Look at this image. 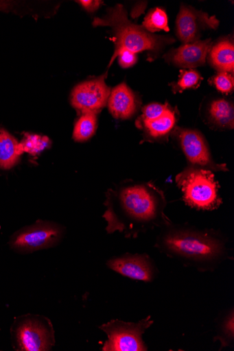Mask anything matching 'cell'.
Returning a JSON list of instances; mask_svg holds the SVG:
<instances>
[{
	"instance_id": "9c48e42d",
	"label": "cell",
	"mask_w": 234,
	"mask_h": 351,
	"mask_svg": "<svg viewBox=\"0 0 234 351\" xmlns=\"http://www.w3.org/2000/svg\"><path fill=\"white\" fill-rule=\"evenodd\" d=\"M106 75L82 82L76 86L71 93L73 107L80 114H98L108 104L111 89L106 84Z\"/></svg>"
},
{
	"instance_id": "3957f363",
	"label": "cell",
	"mask_w": 234,
	"mask_h": 351,
	"mask_svg": "<svg viewBox=\"0 0 234 351\" xmlns=\"http://www.w3.org/2000/svg\"><path fill=\"white\" fill-rule=\"evenodd\" d=\"M93 25L108 26L113 30L115 48L109 67L124 51L134 53L149 51L156 53L166 45L175 43L172 38L154 35L149 33L142 25L132 23L128 19L124 7L120 4L108 9L107 14L104 17L95 18Z\"/></svg>"
},
{
	"instance_id": "d6986e66",
	"label": "cell",
	"mask_w": 234,
	"mask_h": 351,
	"mask_svg": "<svg viewBox=\"0 0 234 351\" xmlns=\"http://www.w3.org/2000/svg\"><path fill=\"white\" fill-rule=\"evenodd\" d=\"M96 128L97 114L93 112L81 114L75 125L73 139L80 143L88 141L95 134Z\"/></svg>"
},
{
	"instance_id": "44dd1931",
	"label": "cell",
	"mask_w": 234,
	"mask_h": 351,
	"mask_svg": "<svg viewBox=\"0 0 234 351\" xmlns=\"http://www.w3.org/2000/svg\"><path fill=\"white\" fill-rule=\"evenodd\" d=\"M49 143V138L45 136L26 134L20 145L23 153L36 155L47 148Z\"/></svg>"
},
{
	"instance_id": "d4e9b609",
	"label": "cell",
	"mask_w": 234,
	"mask_h": 351,
	"mask_svg": "<svg viewBox=\"0 0 234 351\" xmlns=\"http://www.w3.org/2000/svg\"><path fill=\"white\" fill-rule=\"evenodd\" d=\"M119 63L121 68L128 69L134 66L137 62V53L130 52L128 51H124L119 53Z\"/></svg>"
},
{
	"instance_id": "ffe728a7",
	"label": "cell",
	"mask_w": 234,
	"mask_h": 351,
	"mask_svg": "<svg viewBox=\"0 0 234 351\" xmlns=\"http://www.w3.org/2000/svg\"><path fill=\"white\" fill-rule=\"evenodd\" d=\"M169 19L166 13L160 8H155L148 14L143 23V27L153 34L156 31H169Z\"/></svg>"
},
{
	"instance_id": "cb8c5ba5",
	"label": "cell",
	"mask_w": 234,
	"mask_h": 351,
	"mask_svg": "<svg viewBox=\"0 0 234 351\" xmlns=\"http://www.w3.org/2000/svg\"><path fill=\"white\" fill-rule=\"evenodd\" d=\"M170 107L169 104H152L143 109V114L139 120H151L160 117Z\"/></svg>"
},
{
	"instance_id": "484cf974",
	"label": "cell",
	"mask_w": 234,
	"mask_h": 351,
	"mask_svg": "<svg viewBox=\"0 0 234 351\" xmlns=\"http://www.w3.org/2000/svg\"><path fill=\"white\" fill-rule=\"evenodd\" d=\"M82 7L88 12L93 13L98 10V8L103 4L102 1H98V0H82V1L78 2Z\"/></svg>"
},
{
	"instance_id": "5bb4252c",
	"label": "cell",
	"mask_w": 234,
	"mask_h": 351,
	"mask_svg": "<svg viewBox=\"0 0 234 351\" xmlns=\"http://www.w3.org/2000/svg\"><path fill=\"white\" fill-rule=\"evenodd\" d=\"M139 125L145 133L153 138H163L174 130L176 115L174 110L169 107L160 117L151 120H139Z\"/></svg>"
},
{
	"instance_id": "7c38bea8",
	"label": "cell",
	"mask_w": 234,
	"mask_h": 351,
	"mask_svg": "<svg viewBox=\"0 0 234 351\" xmlns=\"http://www.w3.org/2000/svg\"><path fill=\"white\" fill-rule=\"evenodd\" d=\"M212 47L211 39L183 45L164 56L165 60L183 69H192L204 66Z\"/></svg>"
},
{
	"instance_id": "52a82bcc",
	"label": "cell",
	"mask_w": 234,
	"mask_h": 351,
	"mask_svg": "<svg viewBox=\"0 0 234 351\" xmlns=\"http://www.w3.org/2000/svg\"><path fill=\"white\" fill-rule=\"evenodd\" d=\"M63 227L57 223L38 220L35 224L24 228L14 234L10 241L11 248L19 253H32L53 247L62 240Z\"/></svg>"
},
{
	"instance_id": "8992f818",
	"label": "cell",
	"mask_w": 234,
	"mask_h": 351,
	"mask_svg": "<svg viewBox=\"0 0 234 351\" xmlns=\"http://www.w3.org/2000/svg\"><path fill=\"white\" fill-rule=\"evenodd\" d=\"M154 324L150 315L139 323L113 320L100 326L108 336L103 351H147L143 335Z\"/></svg>"
},
{
	"instance_id": "6da1fadb",
	"label": "cell",
	"mask_w": 234,
	"mask_h": 351,
	"mask_svg": "<svg viewBox=\"0 0 234 351\" xmlns=\"http://www.w3.org/2000/svg\"><path fill=\"white\" fill-rule=\"evenodd\" d=\"M103 217L108 234L119 232L126 238L137 239L156 228L172 225L166 216L163 191L152 182L125 181L106 194Z\"/></svg>"
},
{
	"instance_id": "9a60e30c",
	"label": "cell",
	"mask_w": 234,
	"mask_h": 351,
	"mask_svg": "<svg viewBox=\"0 0 234 351\" xmlns=\"http://www.w3.org/2000/svg\"><path fill=\"white\" fill-rule=\"evenodd\" d=\"M23 154L20 143L7 130L0 128V169H12Z\"/></svg>"
},
{
	"instance_id": "2e32d148",
	"label": "cell",
	"mask_w": 234,
	"mask_h": 351,
	"mask_svg": "<svg viewBox=\"0 0 234 351\" xmlns=\"http://www.w3.org/2000/svg\"><path fill=\"white\" fill-rule=\"evenodd\" d=\"M209 61L211 66L219 72L233 74L234 46L233 41L224 39L211 48Z\"/></svg>"
},
{
	"instance_id": "8fae6325",
	"label": "cell",
	"mask_w": 234,
	"mask_h": 351,
	"mask_svg": "<svg viewBox=\"0 0 234 351\" xmlns=\"http://www.w3.org/2000/svg\"><path fill=\"white\" fill-rule=\"evenodd\" d=\"M111 270L132 280L152 282L158 269L147 254H125L107 263Z\"/></svg>"
},
{
	"instance_id": "ac0fdd59",
	"label": "cell",
	"mask_w": 234,
	"mask_h": 351,
	"mask_svg": "<svg viewBox=\"0 0 234 351\" xmlns=\"http://www.w3.org/2000/svg\"><path fill=\"white\" fill-rule=\"evenodd\" d=\"M213 341H220L221 348L233 347L234 344V311L231 310L224 311L218 318L217 335Z\"/></svg>"
},
{
	"instance_id": "7402d4cb",
	"label": "cell",
	"mask_w": 234,
	"mask_h": 351,
	"mask_svg": "<svg viewBox=\"0 0 234 351\" xmlns=\"http://www.w3.org/2000/svg\"><path fill=\"white\" fill-rule=\"evenodd\" d=\"M202 80V77L196 71H182L178 82L173 86L174 91L182 92L186 89L195 88L199 86Z\"/></svg>"
},
{
	"instance_id": "7a4b0ae2",
	"label": "cell",
	"mask_w": 234,
	"mask_h": 351,
	"mask_svg": "<svg viewBox=\"0 0 234 351\" xmlns=\"http://www.w3.org/2000/svg\"><path fill=\"white\" fill-rule=\"evenodd\" d=\"M156 247L167 256L202 272L213 271L230 259L226 241L219 233L190 226L172 224L163 228Z\"/></svg>"
},
{
	"instance_id": "603a6c76",
	"label": "cell",
	"mask_w": 234,
	"mask_h": 351,
	"mask_svg": "<svg viewBox=\"0 0 234 351\" xmlns=\"http://www.w3.org/2000/svg\"><path fill=\"white\" fill-rule=\"evenodd\" d=\"M211 84L223 93H231L233 90L234 79L232 74L219 72L211 80Z\"/></svg>"
},
{
	"instance_id": "4316f807",
	"label": "cell",
	"mask_w": 234,
	"mask_h": 351,
	"mask_svg": "<svg viewBox=\"0 0 234 351\" xmlns=\"http://www.w3.org/2000/svg\"><path fill=\"white\" fill-rule=\"evenodd\" d=\"M146 6H147V2H141V3H139L137 6L133 8V9L131 12V16L132 18L139 17L141 14H142L145 12Z\"/></svg>"
},
{
	"instance_id": "277c9868",
	"label": "cell",
	"mask_w": 234,
	"mask_h": 351,
	"mask_svg": "<svg viewBox=\"0 0 234 351\" xmlns=\"http://www.w3.org/2000/svg\"><path fill=\"white\" fill-rule=\"evenodd\" d=\"M185 203L199 210H213L222 204L220 185L213 173L203 169L187 167L176 176Z\"/></svg>"
},
{
	"instance_id": "e0dca14e",
	"label": "cell",
	"mask_w": 234,
	"mask_h": 351,
	"mask_svg": "<svg viewBox=\"0 0 234 351\" xmlns=\"http://www.w3.org/2000/svg\"><path fill=\"white\" fill-rule=\"evenodd\" d=\"M209 122L221 129H233V105L225 99H217L211 102L208 109Z\"/></svg>"
},
{
	"instance_id": "5b68a950",
	"label": "cell",
	"mask_w": 234,
	"mask_h": 351,
	"mask_svg": "<svg viewBox=\"0 0 234 351\" xmlns=\"http://www.w3.org/2000/svg\"><path fill=\"white\" fill-rule=\"evenodd\" d=\"M11 337L13 347L18 351H49L56 343L51 322L40 315L16 317L11 327Z\"/></svg>"
},
{
	"instance_id": "ba28073f",
	"label": "cell",
	"mask_w": 234,
	"mask_h": 351,
	"mask_svg": "<svg viewBox=\"0 0 234 351\" xmlns=\"http://www.w3.org/2000/svg\"><path fill=\"white\" fill-rule=\"evenodd\" d=\"M174 135L187 159L189 167L212 172L228 171L226 165L217 164L213 160L208 143L199 132L175 127Z\"/></svg>"
},
{
	"instance_id": "30bf717a",
	"label": "cell",
	"mask_w": 234,
	"mask_h": 351,
	"mask_svg": "<svg viewBox=\"0 0 234 351\" xmlns=\"http://www.w3.org/2000/svg\"><path fill=\"white\" fill-rule=\"evenodd\" d=\"M219 25L215 16L182 5L176 19V34L184 45L191 44L198 41L202 31L216 29Z\"/></svg>"
},
{
	"instance_id": "4fadbf2b",
	"label": "cell",
	"mask_w": 234,
	"mask_h": 351,
	"mask_svg": "<svg viewBox=\"0 0 234 351\" xmlns=\"http://www.w3.org/2000/svg\"><path fill=\"white\" fill-rule=\"evenodd\" d=\"M109 111L118 119H128L137 111L136 95L126 83H121L111 90L108 101Z\"/></svg>"
}]
</instances>
